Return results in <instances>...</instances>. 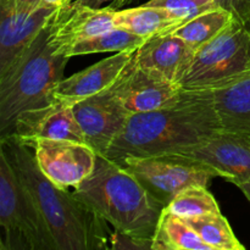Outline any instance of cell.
Wrapping results in <instances>:
<instances>
[{
    "mask_svg": "<svg viewBox=\"0 0 250 250\" xmlns=\"http://www.w3.org/2000/svg\"><path fill=\"white\" fill-rule=\"evenodd\" d=\"M221 129L211 90H183L170 106L129 115L104 156L120 163L166 155L199 144Z\"/></svg>",
    "mask_w": 250,
    "mask_h": 250,
    "instance_id": "1",
    "label": "cell"
},
{
    "mask_svg": "<svg viewBox=\"0 0 250 250\" xmlns=\"http://www.w3.org/2000/svg\"><path fill=\"white\" fill-rule=\"evenodd\" d=\"M0 151L36 200L58 250L110 249L109 222L68 189L54 185L37 165L33 150L16 136H1Z\"/></svg>",
    "mask_w": 250,
    "mask_h": 250,
    "instance_id": "2",
    "label": "cell"
},
{
    "mask_svg": "<svg viewBox=\"0 0 250 250\" xmlns=\"http://www.w3.org/2000/svg\"><path fill=\"white\" fill-rule=\"evenodd\" d=\"M73 194L115 231L146 242H153L166 208L126 168L98 154L93 172L73 188Z\"/></svg>",
    "mask_w": 250,
    "mask_h": 250,
    "instance_id": "3",
    "label": "cell"
},
{
    "mask_svg": "<svg viewBox=\"0 0 250 250\" xmlns=\"http://www.w3.org/2000/svg\"><path fill=\"white\" fill-rule=\"evenodd\" d=\"M50 21L9 68L0 73L1 136L9 133L21 114L54 103L53 89L63 80L70 58L51 42Z\"/></svg>",
    "mask_w": 250,
    "mask_h": 250,
    "instance_id": "4",
    "label": "cell"
},
{
    "mask_svg": "<svg viewBox=\"0 0 250 250\" xmlns=\"http://www.w3.org/2000/svg\"><path fill=\"white\" fill-rule=\"evenodd\" d=\"M0 226L2 250H58L36 200L1 151Z\"/></svg>",
    "mask_w": 250,
    "mask_h": 250,
    "instance_id": "5",
    "label": "cell"
},
{
    "mask_svg": "<svg viewBox=\"0 0 250 250\" xmlns=\"http://www.w3.org/2000/svg\"><path fill=\"white\" fill-rule=\"evenodd\" d=\"M250 71V31L234 20L214 41L198 49L177 83L185 90H211Z\"/></svg>",
    "mask_w": 250,
    "mask_h": 250,
    "instance_id": "6",
    "label": "cell"
},
{
    "mask_svg": "<svg viewBox=\"0 0 250 250\" xmlns=\"http://www.w3.org/2000/svg\"><path fill=\"white\" fill-rule=\"evenodd\" d=\"M117 164L132 173L165 207L182 190L195 186L208 187L210 181L221 177L215 168L177 154L127 158Z\"/></svg>",
    "mask_w": 250,
    "mask_h": 250,
    "instance_id": "7",
    "label": "cell"
},
{
    "mask_svg": "<svg viewBox=\"0 0 250 250\" xmlns=\"http://www.w3.org/2000/svg\"><path fill=\"white\" fill-rule=\"evenodd\" d=\"M183 90L177 82L150 68L142 67L132 58L107 92L132 115L170 106L180 100Z\"/></svg>",
    "mask_w": 250,
    "mask_h": 250,
    "instance_id": "8",
    "label": "cell"
},
{
    "mask_svg": "<svg viewBox=\"0 0 250 250\" xmlns=\"http://www.w3.org/2000/svg\"><path fill=\"white\" fill-rule=\"evenodd\" d=\"M21 142L33 150L43 175L63 189L77 187L95 167L97 153L87 143L46 138Z\"/></svg>",
    "mask_w": 250,
    "mask_h": 250,
    "instance_id": "9",
    "label": "cell"
},
{
    "mask_svg": "<svg viewBox=\"0 0 250 250\" xmlns=\"http://www.w3.org/2000/svg\"><path fill=\"white\" fill-rule=\"evenodd\" d=\"M172 154L210 166L236 186L250 182V136L221 129L199 144Z\"/></svg>",
    "mask_w": 250,
    "mask_h": 250,
    "instance_id": "10",
    "label": "cell"
},
{
    "mask_svg": "<svg viewBox=\"0 0 250 250\" xmlns=\"http://www.w3.org/2000/svg\"><path fill=\"white\" fill-rule=\"evenodd\" d=\"M114 28H116V9L92 7L73 0L59 7L50 21L51 42L65 55L73 44Z\"/></svg>",
    "mask_w": 250,
    "mask_h": 250,
    "instance_id": "11",
    "label": "cell"
},
{
    "mask_svg": "<svg viewBox=\"0 0 250 250\" xmlns=\"http://www.w3.org/2000/svg\"><path fill=\"white\" fill-rule=\"evenodd\" d=\"M72 109L85 143L98 155L106 154L129 116L107 90L77 103Z\"/></svg>",
    "mask_w": 250,
    "mask_h": 250,
    "instance_id": "12",
    "label": "cell"
},
{
    "mask_svg": "<svg viewBox=\"0 0 250 250\" xmlns=\"http://www.w3.org/2000/svg\"><path fill=\"white\" fill-rule=\"evenodd\" d=\"M56 11L55 7L27 10L0 2V73L23 53Z\"/></svg>",
    "mask_w": 250,
    "mask_h": 250,
    "instance_id": "13",
    "label": "cell"
},
{
    "mask_svg": "<svg viewBox=\"0 0 250 250\" xmlns=\"http://www.w3.org/2000/svg\"><path fill=\"white\" fill-rule=\"evenodd\" d=\"M136 50L119 51L99 62L63 78L53 89L54 102L73 106L77 103L109 89L131 62Z\"/></svg>",
    "mask_w": 250,
    "mask_h": 250,
    "instance_id": "14",
    "label": "cell"
},
{
    "mask_svg": "<svg viewBox=\"0 0 250 250\" xmlns=\"http://www.w3.org/2000/svg\"><path fill=\"white\" fill-rule=\"evenodd\" d=\"M9 133L23 142L46 138L85 143L72 106L59 102L21 114L15 120Z\"/></svg>",
    "mask_w": 250,
    "mask_h": 250,
    "instance_id": "15",
    "label": "cell"
},
{
    "mask_svg": "<svg viewBox=\"0 0 250 250\" xmlns=\"http://www.w3.org/2000/svg\"><path fill=\"white\" fill-rule=\"evenodd\" d=\"M194 49L175 33H165L149 38L134 51L133 60L139 66L161 73L177 82Z\"/></svg>",
    "mask_w": 250,
    "mask_h": 250,
    "instance_id": "16",
    "label": "cell"
},
{
    "mask_svg": "<svg viewBox=\"0 0 250 250\" xmlns=\"http://www.w3.org/2000/svg\"><path fill=\"white\" fill-rule=\"evenodd\" d=\"M211 92L221 128L250 136V71Z\"/></svg>",
    "mask_w": 250,
    "mask_h": 250,
    "instance_id": "17",
    "label": "cell"
},
{
    "mask_svg": "<svg viewBox=\"0 0 250 250\" xmlns=\"http://www.w3.org/2000/svg\"><path fill=\"white\" fill-rule=\"evenodd\" d=\"M183 22L170 10L150 5L116 10V27L127 29L146 41L160 34L171 33Z\"/></svg>",
    "mask_w": 250,
    "mask_h": 250,
    "instance_id": "18",
    "label": "cell"
},
{
    "mask_svg": "<svg viewBox=\"0 0 250 250\" xmlns=\"http://www.w3.org/2000/svg\"><path fill=\"white\" fill-rule=\"evenodd\" d=\"M153 250H212L183 217L164 209L151 244Z\"/></svg>",
    "mask_w": 250,
    "mask_h": 250,
    "instance_id": "19",
    "label": "cell"
},
{
    "mask_svg": "<svg viewBox=\"0 0 250 250\" xmlns=\"http://www.w3.org/2000/svg\"><path fill=\"white\" fill-rule=\"evenodd\" d=\"M233 16L221 7H214L188 20L172 33L187 42L195 51L214 41L232 22Z\"/></svg>",
    "mask_w": 250,
    "mask_h": 250,
    "instance_id": "20",
    "label": "cell"
},
{
    "mask_svg": "<svg viewBox=\"0 0 250 250\" xmlns=\"http://www.w3.org/2000/svg\"><path fill=\"white\" fill-rule=\"evenodd\" d=\"M144 42L146 39L142 37L127 29L116 27L89 39L73 44L66 51V55L68 58H73V56L89 55V54L95 53H109V51L119 53V51L125 50H137Z\"/></svg>",
    "mask_w": 250,
    "mask_h": 250,
    "instance_id": "21",
    "label": "cell"
},
{
    "mask_svg": "<svg viewBox=\"0 0 250 250\" xmlns=\"http://www.w3.org/2000/svg\"><path fill=\"white\" fill-rule=\"evenodd\" d=\"M212 250H246L221 212L186 219Z\"/></svg>",
    "mask_w": 250,
    "mask_h": 250,
    "instance_id": "22",
    "label": "cell"
},
{
    "mask_svg": "<svg viewBox=\"0 0 250 250\" xmlns=\"http://www.w3.org/2000/svg\"><path fill=\"white\" fill-rule=\"evenodd\" d=\"M166 209L183 219L221 212L217 202L208 190V187L195 186L178 193L166 207Z\"/></svg>",
    "mask_w": 250,
    "mask_h": 250,
    "instance_id": "23",
    "label": "cell"
},
{
    "mask_svg": "<svg viewBox=\"0 0 250 250\" xmlns=\"http://www.w3.org/2000/svg\"><path fill=\"white\" fill-rule=\"evenodd\" d=\"M146 5L170 10L183 23L208 10L217 7L214 0H149Z\"/></svg>",
    "mask_w": 250,
    "mask_h": 250,
    "instance_id": "24",
    "label": "cell"
},
{
    "mask_svg": "<svg viewBox=\"0 0 250 250\" xmlns=\"http://www.w3.org/2000/svg\"><path fill=\"white\" fill-rule=\"evenodd\" d=\"M217 7L226 10L236 21L246 23L250 19V0H214Z\"/></svg>",
    "mask_w": 250,
    "mask_h": 250,
    "instance_id": "25",
    "label": "cell"
},
{
    "mask_svg": "<svg viewBox=\"0 0 250 250\" xmlns=\"http://www.w3.org/2000/svg\"><path fill=\"white\" fill-rule=\"evenodd\" d=\"M73 1L92 7H104V5L107 4L112 9H116L117 6H122L131 0H73Z\"/></svg>",
    "mask_w": 250,
    "mask_h": 250,
    "instance_id": "26",
    "label": "cell"
},
{
    "mask_svg": "<svg viewBox=\"0 0 250 250\" xmlns=\"http://www.w3.org/2000/svg\"><path fill=\"white\" fill-rule=\"evenodd\" d=\"M1 4H7L10 6L19 7V9L34 10L42 6V0H0Z\"/></svg>",
    "mask_w": 250,
    "mask_h": 250,
    "instance_id": "27",
    "label": "cell"
},
{
    "mask_svg": "<svg viewBox=\"0 0 250 250\" xmlns=\"http://www.w3.org/2000/svg\"><path fill=\"white\" fill-rule=\"evenodd\" d=\"M71 0H42V6L55 7V9H59V7L63 6V5H66Z\"/></svg>",
    "mask_w": 250,
    "mask_h": 250,
    "instance_id": "28",
    "label": "cell"
},
{
    "mask_svg": "<svg viewBox=\"0 0 250 250\" xmlns=\"http://www.w3.org/2000/svg\"><path fill=\"white\" fill-rule=\"evenodd\" d=\"M237 187H238L239 189L242 190V193L246 195V198L248 199V202L250 203V182L242 183V185H238Z\"/></svg>",
    "mask_w": 250,
    "mask_h": 250,
    "instance_id": "29",
    "label": "cell"
},
{
    "mask_svg": "<svg viewBox=\"0 0 250 250\" xmlns=\"http://www.w3.org/2000/svg\"><path fill=\"white\" fill-rule=\"evenodd\" d=\"M244 26L247 27V29H248V31H250V19L246 22V23H244Z\"/></svg>",
    "mask_w": 250,
    "mask_h": 250,
    "instance_id": "30",
    "label": "cell"
}]
</instances>
